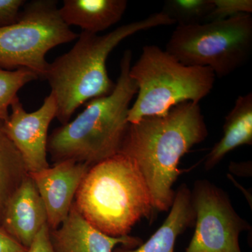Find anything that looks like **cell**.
Listing matches in <instances>:
<instances>
[{
	"instance_id": "1",
	"label": "cell",
	"mask_w": 252,
	"mask_h": 252,
	"mask_svg": "<svg viewBox=\"0 0 252 252\" xmlns=\"http://www.w3.org/2000/svg\"><path fill=\"white\" fill-rule=\"evenodd\" d=\"M208 135L199 103L185 102L165 115L145 117L128 127L119 153L135 164L148 187L154 210L166 212L175 198L173 186L181 158Z\"/></svg>"
},
{
	"instance_id": "2",
	"label": "cell",
	"mask_w": 252,
	"mask_h": 252,
	"mask_svg": "<svg viewBox=\"0 0 252 252\" xmlns=\"http://www.w3.org/2000/svg\"><path fill=\"white\" fill-rule=\"evenodd\" d=\"M175 22L161 11L123 25L104 35L81 32L70 51L49 63L44 79L56 100V118L62 125L74 112L91 99L108 95L116 84L107 73L109 55L123 40L135 33Z\"/></svg>"
},
{
	"instance_id": "3",
	"label": "cell",
	"mask_w": 252,
	"mask_h": 252,
	"mask_svg": "<svg viewBox=\"0 0 252 252\" xmlns=\"http://www.w3.org/2000/svg\"><path fill=\"white\" fill-rule=\"evenodd\" d=\"M132 59V51L126 50L114 91L91 99L74 120L49 136L47 152L55 162L73 160L93 166L119 154L129 126L130 102L137 93L129 75Z\"/></svg>"
},
{
	"instance_id": "4",
	"label": "cell",
	"mask_w": 252,
	"mask_h": 252,
	"mask_svg": "<svg viewBox=\"0 0 252 252\" xmlns=\"http://www.w3.org/2000/svg\"><path fill=\"white\" fill-rule=\"evenodd\" d=\"M74 205L93 226L112 237L129 235L137 222L155 211L140 170L121 153L91 166Z\"/></svg>"
},
{
	"instance_id": "5",
	"label": "cell",
	"mask_w": 252,
	"mask_h": 252,
	"mask_svg": "<svg viewBox=\"0 0 252 252\" xmlns=\"http://www.w3.org/2000/svg\"><path fill=\"white\" fill-rule=\"evenodd\" d=\"M129 75L137 86V97L127 122L162 116L185 102L199 103L211 92L216 76L210 68L189 66L155 45L144 46Z\"/></svg>"
},
{
	"instance_id": "6",
	"label": "cell",
	"mask_w": 252,
	"mask_h": 252,
	"mask_svg": "<svg viewBox=\"0 0 252 252\" xmlns=\"http://www.w3.org/2000/svg\"><path fill=\"white\" fill-rule=\"evenodd\" d=\"M165 51L185 65L209 67L216 77H226L251 56L252 15L177 26Z\"/></svg>"
},
{
	"instance_id": "7",
	"label": "cell",
	"mask_w": 252,
	"mask_h": 252,
	"mask_svg": "<svg viewBox=\"0 0 252 252\" xmlns=\"http://www.w3.org/2000/svg\"><path fill=\"white\" fill-rule=\"evenodd\" d=\"M57 1L35 0L26 3L16 23L0 27V68H26L45 78L50 50L77 39L61 18Z\"/></svg>"
},
{
	"instance_id": "8",
	"label": "cell",
	"mask_w": 252,
	"mask_h": 252,
	"mask_svg": "<svg viewBox=\"0 0 252 252\" xmlns=\"http://www.w3.org/2000/svg\"><path fill=\"white\" fill-rule=\"evenodd\" d=\"M195 229L185 252H242L239 237L250 225L235 212L228 195L207 180L191 191Z\"/></svg>"
},
{
	"instance_id": "9",
	"label": "cell",
	"mask_w": 252,
	"mask_h": 252,
	"mask_svg": "<svg viewBox=\"0 0 252 252\" xmlns=\"http://www.w3.org/2000/svg\"><path fill=\"white\" fill-rule=\"evenodd\" d=\"M10 109L3 129L21 154L28 174L47 168L48 130L57 113L54 95L50 94L46 97L35 112H26L18 97Z\"/></svg>"
},
{
	"instance_id": "10",
	"label": "cell",
	"mask_w": 252,
	"mask_h": 252,
	"mask_svg": "<svg viewBox=\"0 0 252 252\" xmlns=\"http://www.w3.org/2000/svg\"><path fill=\"white\" fill-rule=\"evenodd\" d=\"M91 167L86 162L66 160L28 174L45 205L50 230L59 228L67 218L78 189Z\"/></svg>"
},
{
	"instance_id": "11",
	"label": "cell",
	"mask_w": 252,
	"mask_h": 252,
	"mask_svg": "<svg viewBox=\"0 0 252 252\" xmlns=\"http://www.w3.org/2000/svg\"><path fill=\"white\" fill-rule=\"evenodd\" d=\"M49 235L55 252H113L119 245L134 249L142 244L137 237L104 234L81 216L74 203L62 224Z\"/></svg>"
},
{
	"instance_id": "12",
	"label": "cell",
	"mask_w": 252,
	"mask_h": 252,
	"mask_svg": "<svg viewBox=\"0 0 252 252\" xmlns=\"http://www.w3.org/2000/svg\"><path fill=\"white\" fill-rule=\"evenodd\" d=\"M47 212L35 184L28 175L10 199L1 228L28 249L44 225Z\"/></svg>"
},
{
	"instance_id": "13",
	"label": "cell",
	"mask_w": 252,
	"mask_h": 252,
	"mask_svg": "<svg viewBox=\"0 0 252 252\" xmlns=\"http://www.w3.org/2000/svg\"><path fill=\"white\" fill-rule=\"evenodd\" d=\"M127 6L126 0H64L59 14L69 27L97 34L119 22Z\"/></svg>"
},
{
	"instance_id": "14",
	"label": "cell",
	"mask_w": 252,
	"mask_h": 252,
	"mask_svg": "<svg viewBox=\"0 0 252 252\" xmlns=\"http://www.w3.org/2000/svg\"><path fill=\"white\" fill-rule=\"evenodd\" d=\"M191 191L185 185L175 192L170 213L161 226L146 243L135 249H117L113 252H174L179 235L195 221Z\"/></svg>"
},
{
	"instance_id": "15",
	"label": "cell",
	"mask_w": 252,
	"mask_h": 252,
	"mask_svg": "<svg viewBox=\"0 0 252 252\" xmlns=\"http://www.w3.org/2000/svg\"><path fill=\"white\" fill-rule=\"evenodd\" d=\"M252 144V94L239 96L234 107L225 117L223 135L207 154L205 169L216 167L229 152Z\"/></svg>"
},
{
	"instance_id": "16",
	"label": "cell",
	"mask_w": 252,
	"mask_h": 252,
	"mask_svg": "<svg viewBox=\"0 0 252 252\" xmlns=\"http://www.w3.org/2000/svg\"><path fill=\"white\" fill-rule=\"evenodd\" d=\"M28 175L21 154L0 124V228L10 199Z\"/></svg>"
},
{
	"instance_id": "17",
	"label": "cell",
	"mask_w": 252,
	"mask_h": 252,
	"mask_svg": "<svg viewBox=\"0 0 252 252\" xmlns=\"http://www.w3.org/2000/svg\"><path fill=\"white\" fill-rule=\"evenodd\" d=\"M213 8L212 0H167L161 12L177 26H188L208 22Z\"/></svg>"
},
{
	"instance_id": "18",
	"label": "cell",
	"mask_w": 252,
	"mask_h": 252,
	"mask_svg": "<svg viewBox=\"0 0 252 252\" xmlns=\"http://www.w3.org/2000/svg\"><path fill=\"white\" fill-rule=\"evenodd\" d=\"M39 79L26 68L6 70L0 68V124L8 119L11 104L18 98V92L23 86Z\"/></svg>"
},
{
	"instance_id": "19",
	"label": "cell",
	"mask_w": 252,
	"mask_h": 252,
	"mask_svg": "<svg viewBox=\"0 0 252 252\" xmlns=\"http://www.w3.org/2000/svg\"><path fill=\"white\" fill-rule=\"evenodd\" d=\"M214 8L208 22L227 19L241 14L252 12V0H212Z\"/></svg>"
},
{
	"instance_id": "20",
	"label": "cell",
	"mask_w": 252,
	"mask_h": 252,
	"mask_svg": "<svg viewBox=\"0 0 252 252\" xmlns=\"http://www.w3.org/2000/svg\"><path fill=\"white\" fill-rule=\"evenodd\" d=\"M26 2L23 0H0V27L16 23Z\"/></svg>"
},
{
	"instance_id": "21",
	"label": "cell",
	"mask_w": 252,
	"mask_h": 252,
	"mask_svg": "<svg viewBox=\"0 0 252 252\" xmlns=\"http://www.w3.org/2000/svg\"><path fill=\"white\" fill-rule=\"evenodd\" d=\"M49 234L50 228L46 223L39 230L26 252H55Z\"/></svg>"
},
{
	"instance_id": "22",
	"label": "cell",
	"mask_w": 252,
	"mask_h": 252,
	"mask_svg": "<svg viewBox=\"0 0 252 252\" xmlns=\"http://www.w3.org/2000/svg\"><path fill=\"white\" fill-rule=\"evenodd\" d=\"M27 250L0 228V252H26Z\"/></svg>"
}]
</instances>
